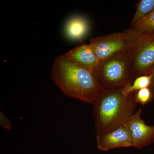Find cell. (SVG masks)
<instances>
[{"instance_id":"6da1fadb","label":"cell","mask_w":154,"mask_h":154,"mask_svg":"<svg viewBox=\"0 0 154 154\" xmlns=\"http://www.w3.org/2000/svg\"><path fill=\"white\" fill-rule=\"evenodd\" d=\"M51 79L66 96L94 104L103 88L94 72L73 63L63 56L54 58Z\"/></svg>"},{"instance_id":"7a4b0ae2","label":"cell","mask_w":154,"mask_h":154,"mask_svg":"<svg viewBox=\"0 0 154 154\" xmlns=\"http://www.w3.org/2000/svg\"><path fill=\"white\" fill-rule=\"evenodd\" d=\"M132 94L125 96L122 88H103L94 103L97 134L108 132L123 125L134 113L135 106Z\"/></svg>"},{"instance_id":"3957f363","label":"cell","mask_w":154,"mask_h":154,"mask_svg":"<svg viewBox=\"0 0 154 154\" xmlns=\"http://www.w3.org/2000/svg\"><path fill=\"white\" fill-rule=\"evenodd\" d=\"M105 89L121 88L132 83L128 51H122L100 61L94 71Z\"/></svg>"},{"instance_id":"277c9868","label":"cell","mask_w":154,"mask_h":154,"mask_svg":"<svg viewBox=\"0 0 154 154\" xmlns=\"http://www.w3.org/2000/svg\"><path fill=\"white\" fill-rule=\"evenodd\" d=\"M128 51L131 65L132 81L150 75L154 71V33H141L130 28Z\"/></svg>"},{"instance_id":"5b68a950","label":"cell","mask_w":154,"mask_h":154,"mask_svg":"<svg viewBox=\"0 0 154 154\" xmlns=\"http://www.w3.org/2000/svg\"><path fill=\"white\" fill-rule=\"evenodd\" d=\"M130 35V30L127 29L122 32L91 38L90 44L100 61L118 53L128 51Z\"/></svg>"},{"instance_id":"8992f818","label":"cell","mask_w":154,"mask_h":154,"mask_svg":"<svg viewBox=\"0 0 154 154\" xmlns=\"http://www.w3.org/2000/svg\"><path fill=\"white\" fill-rule=\"evenodd\" d=\"M142 109H139L124 125L130 132L133 147L141 149L150 144L154 140V126L146 124L141 117Z\"/></svg>"},{"instance_id":"52a82bcc","label":"cell","mask_w":154,"mask_h":154,"mask_svg":"<svg viewBox=\"0 0 154 154\" xmlns=\"http://www.w3.org/2000/svg\"><path fill=\"white\" fill-rule=\"evenodd\" d=\"M96 142L97 148L102 151L133 147L130 132L124 124L108 132L97 134Z\"/></svg>"},{"instance_id":"ba28073f","label":"cell","mask_w":154,"mask_h":154,"mask_svg":"<svg viewBox=\"0 0 154 154\" xmlns=\"http://www.w3.org/2000/svg\"><path fill=\"white\" fill-rule=\"evenodd\" d=\"M62 56L73 63L92 72L100 62L90 43L77 46Z\"/></svg>"},{"instance_id":"9c48e42d","label":"cell","mask_w":154,"mask_h":154,"mask_svg":"<svg viewBox=\"0 0 154 154\" xmlns=\"http://www.w3.org/2000/svg\"><path fill=\"white\" fill-rule=\"evenodd\" d=\"M89 30L88 20L81 16L72 17L67 21L65 32L67 37L70 39L81 41L87 35Z\"/></svg>"},{"instance_id":"30bf717a","label":"cell","mask_w":154,"mask_h":154,"mask_svg":"<svg viewBox=\"0 0 154 154\" xmlns=\"http://www.w3.org/2000/svg\"><path fill=\"white\" fill-rule=\"evenodd\" d=\"M152 75H144L136 78L131 83H128L122 88L125 96H128L145 88H149L152 83Z\"/></svg>"},{"instance_id":"8fae6325","label":"cell","mask_w":154,"mask_h":154,"mask_svg":"<svg viewBox=\"0 0 154 154\" xmlns=\"http://www.w3.org/2000/svg\"><path fill=\"white\" fill-rule=\"evenodd\" d=\"M135 6L136 11L131 22V27L154 11V0H140Z\"/></svg>"},{"instance_id":"7c38bea8","label":"cell","mask_w":154,"mask_h":154,"mask_svg":"<svg viewBox=\"0 0 154 154\" xmlns=\"http://www.w3.org/2000/svg\"><path fill=\"white\" fill-rule=\"evenodd\" d=\"M131 28L141 33H154V11L140 19Z\"/></svg>"},{"instance_id":"4fadbf2b","label":"cell","mask_w":154,"mask_h":154,"mask_svg":"<svg viewBox=\"0 0 154 154\" xmlns=\"http://www.w3.org/2000/svg\"><path fill=\"white\" fill-rule=\"evenodd\" d=\"M153 97L152 91L148 88H143L137 91L134 98L135 102L144 105L150 102Z\"/></svg>"},{"instance_id":"5bb4252c","label":"cell","mask_w":154,"mask_h":154,"mask_svg":"<svg viewBox=\"0 0 154 154\" xmlns=\"http://www.w3.org/2000/svg\"><path fill=\"white\" fill-rule=\"evenodd\" d=\"M0 125L5 129H11L12 127V122L6 115L3 112H0Z\"/></svg>"},{"instance_id":"9a60e30c","label":"cell","mask_w":154,"mask_h":154,"mask_svg":"<svg viewBox=\"0 0 154 154\" xmlns=\"http://www.w3.org/2000/svg\"><path fill=\"white\" fill-rule=\"evenodd\" d=\"M152 76V83L151 85L150 86L149 88L151 91L152 94L153 96H154V71L153 72L151 75Z\"/></svg>"}]
</instances>
